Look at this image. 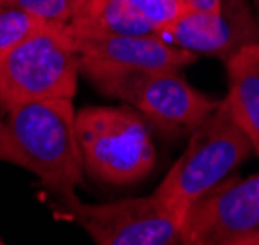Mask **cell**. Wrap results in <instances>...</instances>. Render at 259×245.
<instances>
[{
  "instance_id": "6da1fadb",
  "label": "cell",
  "mask_w": 259,
  "mask_h": 245,
  "mask_svg": "<svg viewBox=\"0 0 259 245\" xmlns=\"http://www.w3.org/2000/svg\"><path fill=\"white\" fill-rule=\"evenodd\" d=\"M0 162L35 173L63 199L84 177L72 100L31 102L6 111L0 129Z\"/></svg>"
},
{
  "instance_id": "7a4b0ae2",
  "label": "cell",
  "mask_w": 259,
  "mask_h": 245,
  "mask_svg": "<svg viewBox=\"0 0 259 245\" xmlns=\"http://www.w3.org/2000/svg\"><path fill=\"white\" fill-rule=\"evenodd\" d=\"M150 121L131 105L82 107L76 111L84 169L113 185L144 179L156 164Z\"/></svg>"
},
{
  "instance_id": "3957f363",
  "label": "cell",
  "mask_w": 259,
  "mask_h": 245,
  "mask_svg": "<svg viewBox=\"0 0 259 245\" xmlns=\"http://www.w3.org/2000/svg\"><path fill=\"white\" fill-rule=\"evenodd\" d=\"M80 74V55L68 26L45 24L31 37L0 55V105L45 100H72Z\"/></svg>"
},
{
  "instance_id": "277c9868",
  "label": "cell",
  "mask_w": 259,
  "mask_h": 245,
  "mask_svg": "<svg viewBox=\"0 0 259 245\" xmlns=\"http://www.w3.org/2000/svg\"><path fill=\"white\" fill-rule=\"evenodd\" d=\"M251 152V142L222 100L219 109L191 130L187 148L169 168L154 194L169 207L187 212L195 201L232 177V171Z\"/></svg>"
},
{
  "instance_id": "5b68a950",
  "label": "cell",
  "mask_w": 259,
  "mask_h": 245,
  "mask_svg": "<svg viewBox=\"0 0 259 245\" xmlns=\"http://www.w3.org/2000/svg\"><path fill=\"white\" fill-rule=\"evenodd\" d=\"M80 72L102 93L127 102L166 132H191L222 104L195 90L180 72L119 70L86 59H80Z\"/></svg>"
},
{
  "instance_id": "8992f818",
  "label": "cell",
  "mask_w": 259,
  "mask_h": 245,
  "mask_svg": "<svg viewBox=\"0 0 259 245\" xmlns=\"http://www.w3.org/2000/svg\"><path fill=\"white\" fill-rule=\"evenodd\" d=\"M65 216L82 226L96 245H180L185 212L154 193L105 205L63 199Z\"/></svg>"
},
{
  "instance_id": "52a82bcc",
  "label": "cell",
  "mask_w": 259,
  "mask_h": 245,
  "mask_svg": "<svg viewBox=\"0 0 259 245\" xmlns=\"http://www.w3.org/2000/svg\"><path fill=\"white\" fill-rule=\"evenodd\" d=\"M259 235V173L228 177L187 208L180 245H244Z\"/></svg>"
},
{
  "instance_id": "ba28073f",
  "label": "cell",
  "mask_w": 259,
  "mask_h": 245,
  "mask_svg": "<svg viewBox=\"0 0 259 245\" xmlns=\"http://www.w3.org/2000/svg\"><path fill=\"white\" fill-rule=\"evenodd\" d=\"M162 37L197 57H219L226 63L259 43V22L247 0H222L219 12H183Z\"/></svg>"
},
{
  "instance_id": "9c48e42d",
  "label": "cell",
  "mask_w": 259,
  "mask_h": 245,
  "mask_svg": "<svg viewBox=\"0 0 259 245\" xmlns=\"http://www.w3.org/2000/svg\"><path fill=\"white\" fill-rule=\"evenodd\" d=\"M74 45L80 59L119 70L180 72L197 61V55L158 35L74 37Z\"/></svg>"
},
{
  "instance_id": "30bf717a",
  "label": "cell",
  "mask_w": 259,
  "mask_h": 245,
  "mask_svg": "<svg viewBox=\"0 0 259 245\" xmlns=\"http://www.w3.org/2000/svg\"><path fill=\"white\" fill-rule=\"evenodd\" d=\"M224 65L228 76L224 104L259 156V43L244 47Z\"/></svg>"
},
{
  "instance_id": "8fae6325",
  "label": "cell",
  "mask_w": 259,
  "mask_h": 245,
  "mask_svg": "<svg viewBox=\"0 0 259 245\" xmlns=\"http://www.w3.org/2000/svg\"><path fill=\"white\" fill-rule=\"evenodd\" d=\"M68 31L74 37L158 35L154 27L131 6L129 0H92L68 24Z\"/></svg>"
},
{
  "instance_id": "7c38bea8",
  "label": "cell",
  "mask_w": 259,
  "mask_h": 245,
  "mask_svg": "<svg viewBox=\"0 0 259 245\" xmlns=\"http://www.w3.org/2000/svg\"><path fill=\"white\" fill-rule=\"evenodd\" d=\"M49 24L8 0H0V55L31 37Z\"/></svg>"
},
{
  "instance_id": "4fadbf2b",
  "label": "cell",
  "mask_w": 259,
  "mask_h": 245,
  "mask_svg": "<svg viewBox=\"0 0 259 245\" xmlns=\"http://www.w3.org/2000/svg\"><path fill=\"white\" fill-rule=\"evenodd\" d=\"M49 24L68 26L92 0H8Z\"/></svg>"
},
{
  "instance_id": "5bb4252c",
  "label": "cell",
  "mask_w": 259,
  "mask_h": 245,
  "mask_svg": "<svg viewBox=\"0 0 259 245\" xmlns=\"http://www.w3.org/2000/svg\"><path fill=\"white\" fill-rule=\"evenodd\" d=\"M129 4L154 27L160 37L183 14L182 0H129Z\"/></svg>"
},
{
  "instance_id": "9a60e30c",
  "label": "cell",
  "mask_w": 259,
  "mask_h": 245,
  "mask_svg": "<svg viewBox=\"0 0 259 245\" xmlns=\"http://www.w3.org/2000/svg\"><path fill=\"white\" fill-rule=\"evenodd\" d=\"M183 12H219L222 0H182Z\"/></svg>"
},
{
  "instance_id": "2e32d148",
  "label": "cell",
  "mask_w": 259,
  "mask_h": 245,
  "mask_svg": "<svg viewBox=\"0 0 259 245\" xmlns=\"http://www.w3.org/2000/svg\"><path fill=\"white\" fill-rule=\"evenodd\" d=\"M244 245H259V235L257 237H253V239H249V241H246Z\"/></svg>"
},
{
  "instance_id": "e0dca14e",
  "label": "cell",
  "mask_w": 259,
  "mask_h": 245,
  "mask_svg": "<svg viewBox=\"0 0 259 245\" xmlns=\"http://www.w3.org/2000/svg\"><path fill=\"white\" fill-rule=\"evenodd\" d=\"M253 10H255V16H257V22H259V0H255V4H253Z\"/></svg>"
},
{
  "instance_id": "ac0fdd59",
  "label": "cell",
  "mask_w": 259,
  "mask_h": 245,
  "mask_svg": "<svg viewBox=\"0 0 259 245\" xmlns=\"http://www.w3.org/2000/svg\"><path fill=\"white\" fill-rule=\"evenodd\" d=\"M2 111H4V107L0 105V129H2V123H4V117H2Z\"/></svg>"
},
{
  "instance_id": "d6986e66",
  "label": "cell",
  "mask_w": 259,
  "mask_h": 245,
  "mask_svg": "<svg viewBox=\"0 0 259 245\" xmlns=\"http://www.w3.org/2000/svg\"><path fill=\"white\" fill-rule=\"evenodd\" d=\"M0 245H6V243H4V241H2V239H0Z\"/></svg>"
}]
</instances>
